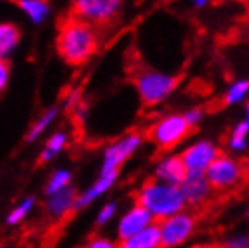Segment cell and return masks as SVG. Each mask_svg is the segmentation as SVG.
I'll return each mask as SVG.
<instances>
[{
    "label": "cell",
    "instance_id": "14",
    "mask_svg": "<svg viewBox=\"0 0 249 248\" xmlns=\"http://www.w3.org/2000/svg\"><path fill=\"white\" fill-rule=\"evenodd\" d=\"M76 192L72 188H63L60 192L53 194L49 196L47 199V212H49L51 217H62L69 212L74 210V205H76Z\"/></svg>",
    "mask_w": 249,
    "mask_h": 248
},
{
    "label": "cell",
    "instance_id": "9",
    "mask_svg": "<svg viewBox=\"0 0 249 248\" xmlns=\"http://www.w3.org/2000/svg\"><path fill=\"white\" fill-rule=\"evenodd\" d=\"M139 145H141V136H139V134H128V136L121 138L119 142H116L114 145H110L105 152L101 174L119 172V167L134 154V150H136Z\"/></svg>",
    "mask_w": 249,
    "mask_h": 248
},
{
    "label": "cell",
    "instance_id": "2",
    "mask_svg": "<svg viewBox=\"0 0 249 248\" xmlns=\"http://www.w3.org/2000/svg\"><path fill=\"white\" fill-rule=\"evenodd\" d=\"M136 199L137 205L144 207L157 221L181 214L182 208L188 205L181 186L159 181L157 178L146 181L136 194Z\"/></svg>",
    "mask_w": 249,
    "mask_h": 248
},
{
    "label": "cell",
    "instance_id": "25",
    "mask_svg": "<svg viewBox=\"0 0 249 248\" xmlns=\"http://www.w3.org/2000/svg\"><path fill=\"white\" fill-rule=\"evenodd\" d=\"M114 212H116V205L114 203H110V205H107L103 210L100 212V217H98V225H103L107 223L110 217L114 216Z\"/></svg>",
    "mask_w": 249,
    "mask_h": 248
},
{
    "label": "cell",
    "instance_id": "16",
    "mask_svg": "<svg viewBox=\"0 0 249 248\" xmlns=\"http://www.w3.org/2000/svg\"><path fill=\"white\" fill-rule=\"evenodd\" d=\"M20 40V29L15 24H2L0 25V55L2 58L9 55Z\"/></svg>",
    "mask_w": 249,
    "mask_h": 248
},
{
    "label": "cell",
    "instance_id": "27",
    "mask_svg": "<svg viewBox=\"0 0 249 248\" xmlns=\"http://www.w3.org/2000/svg\"><path fill=\"white\" fill-rule=\"evenodd\" d=\"M200 116H202V112L197 111V109H193V111H188L186 114H184V118H186V122H188L190 125H192V127H195V125L199 124Z\"/></svg>",
    "mask_w": 249,
    "mask_h": 248
},
{
    "label": "cell",
    "instance_id": "6",
    "mask_svg": "<svg viewBox=\"0 0 249 248\" xmlns=\"http://www.w3.org/2000/svg\"><path fill=\"white\" fill-rule=\"evenodd\" d=\"M244 176L246 167L228 156H218L206 172V178L215 190H230L242 181Z\"/></svg>",
    "mask_w": 249,
    "mask_h": 248
},
{
    "label": "cell",
    "instance_id": "12",
    "mask_svg": "<svg viewBox=\"0 0 249 248\" xmlns=\"http://www.w3.org/2000/svg\"><path fill=\"white\" fill-rule=\"evenodd\" d=\"M190 176L186 165L181 160V156H170V158H164L159 165H157L156 170V178L159 181H164V183H170V185L181 186L186 178Z\"/></svg>",
    "mask_w": 249,
    "mask_h": 248
},
{
    "label": "cell",
    "instance_id": "3",
    "mask_svg": "<svg viewBox=\"0 0 249 248\" xmlns=\"http://www.w3.org/2000/svg\"><path fill=\"white\" fill-rule=\"evenodd\" d=\"M134 82L144 105H156L164 98H168L170 93L177 87L179 78L172 75H162L152 69H139L134 75Z\"/></svg>",
    "mask_w": 249,
    "mask_h": 248
},
{
    "label": "cell",
    "instance_id": "28",
    "mask_svg": "<svg viewBox=\"0 0 249 248\" xmlns=\"http://www.w3.org/2000/svg\"><path fill=\"white\" fill-rule=\"evenodd\" d=\"M206 2H208V0H193V4H195V6H197V7L206 6Z\"/></svg>",
    "mask_w": 249,
    "mask_h": 248
},
{
    "label": "cell",
    "instance_id": "18",
    "mask_svg": "<svg viewBox=\"0 0 249 248\" xmlns=\"http://www.w3.org/2000/svg\"><path fill=\"white\" fill-rule=\"evenodd\" d=\"M249 91V82L248 80H242V82H237V83H233L230 87V91L226 93V98H224V103L226 105H231V103H237L240 100L246 96V93Z\"/></svg>",
    "mask_w": 249,
    "mask_h": 248
},
{
    "label": "cell",
    "instance_id": "22",
    "mask_svg": "<svg viewBox=\"0 0 249 248\" xmlns=\"http://www.w3.org/2000/svg\"><path fill=\"white\" fill-rule=\"evenodd\" d=\"M54 116H56V109H51V111L45 112L44 116H42V118H40L36 124H35V127L31 129V132L27 134V142H33V140H35L38 134H42V132L45 130V127H47V125L53 122V118H54Z\"/></svg>",
    "mask_w": 249,
    "mask_h": 248
},
{
    "label": "cell",
    "instance_id": "11",
    "mask_svg": "<svg viewBox=\"0 0 249 248\" xmlns=\"http://www.w3.org/2000/svg\"><path fill=\"white\" fill-rule=\"evenodd\" d=\"M182 194L186 198L188 205H202L206 203L210 196H212V188L213 186L210 185V181L206 178V174H190L186 178V181L181 185Z\"/></svg>",
    "mask_w": 249,
    "mask_h": 248
},
{
    "label": "cell",
    "instance_id": "30",
    "mask_svg": "<svg viewBox=\"0 0 249 248\" xmlns=\"http://www.w3.org/2000/svg\"><path fill=\"white\" fill-rule=\"evenodd\" d=\"M202 248H212V247H202Z\"/></svg>",
    "mask_w": 249,
    "mask_h": 248
},
{
    "label": "cell",
    "instance_id": "13",
    "mask_svg": "<svg viewBox=\"0 0 249 248\" xmlns=\"http://www.w3.org/2000/svg\"><path fill=\"white\" fill-rule=\"evenodd\" d=\"M118 248H162L159 223L150 225L148 228H144L143 232H139L136 236L121 239Z\"/></svg>",
    "mask_w": 249,
    "mask_h": 248
},
{
    "label": "cell",
    "instance_id": "1",
    "mask_svg": "<svg viewBox=\"0 0 249 248\" xmlns=\"http://www.w3.org/2000/svg\"><path fill=\"white\" fill-rule=\"evenodd\" d=\"M56 49L69 65L87 62L98 49V37L92 25L76 15L62 20L56 38Z\"/></svg>",
    "mask_w": 249,
    "mask_h": 248
},
{
    "label": "cell",
    "instance_id": "24",
    "mask_svg": "<svg viewBox=\"0 0 249 248\" xmlns=\"http://www.w3.org/2000/svg\"><path fill=\"white\" fill-rule=\"evenodd\" d=\"M83 248H118V247H116L110 239H105V237H92Z\"/></svg>",
    "mask_w": 249,
    "mask_h": 248
},
{
    "label": "cell",
    "instance_id": "10",
    "mask_svg": "<svg viewBox=\"0 0 249 248\" xmlns=\"http://www.w3.org/2000/svg\"><path fill=\"white\" fill-rule=\"evenodd\" d=\"M154 219L156 217L152 216L144 207L141 205H134L130 210L126 212L121 221H119L118 227V236L119 239H126V237H132L143 232L144 228H148L150 225H154Z\"/></svg>",
    "mask_w": 249,
    "mask_h": 248
},
{
    "label": "cell",
    "instance_id": "20",
    "mask_svg": "<svg viewBox=\"0 0 249 248\" xmlns=\"http://www.w3.org/2000/svg\"><path fill=\"white\" fill-rule=\"evenodd\" d=\"M69 181H71V174H69L67 170H58V172L51 178L49 183H47V194L53 196V194L60 192L63 188H67Z\"/></svg>",
    "mask_w": 249,
    "mask_h": 248
},
{
    "label": "cell",
    "instance_id": "15",
    "mask_svg": "<svg viewBox=\"0 0 249 248\" xmlns=\"http://www.w3.org/2000/svg\"><path fill=\"white\" fill-rule=\"evenodd\" d=\"M118 180V172H108V174H101L100 180L96 181L90 188H89L87 192L80 196V198L76 199V205H74V210H80L83 207H87L92 199H96L98 196H101L103 192H107V188H110L114 185V181Z\"/></svg>",
    "mask_w": 249,
    "mask_h": 248
},
{
    "label": "cell",
    "instance_id": "7",
    "mask_svg": "<svg viewBox=\"0 0 249 248\" xmlns=\"http://www.w3.org/2000/svg\"><path fill=\"white\" fill-rule=\"evenodd\" d=\"M161 228V245L162 248L179 247L186 241L195 230V216L193 214H175V216L159 221Z\"/></svg>",
    "mask_w": 249,
    "mask_h": 248
},
{
    "label": "cell",
    "instance_id": "4",
    "mask_svg": "<svg viewBox=\"0 0 249 248\" xmlns=\"http://www.w3.org/2000/svg\"><path fill=\"white\" fill-rule=\"evenodd\" d=\"M192 125L181 114H172L159 120L148 129L146 136L150 142H154L161 150L174 149L177 143H181L184 138L192 132Z\"/></svg>",
    "mask_w": 249,
    "mask_h": 248
},
{
    "label": "cell",
    "instance_id": "26",
    "mask_svg": "<svg viewBox=\"0 0 249 248\" xmlns=\"http://www.w3.org/2000/svg\"><path fill=\"white\" fill-rule=\"evenodd\" d=\"M7 78H9V63L6 60H2L0 62V87L2 89H6Z\"/></svg>",
    "mask_w": 249,
    "mask_h": 248
},
{
    "label": "cell",
    "instance_id": "19",
    "mask_svg": "<svg viewBox=\"0 0 249 248\" xmlns=\"http://www.w3.org/2000/svg\"><path fill=\"white\" fill-rule=\"evenodd\" d=\"M63 145H65V134H62V132L54 134V136H53L49 142H47V147H45V150L42 152V158H40V162H42V163L49 162L53 156L63 149Z\"/></svg>",
    "mask_w": 249,
    "mask_h": 248
},
{
    "label": "cell",
    "instance_id": "17",
    "mask_svg": "<svg viewBox=\"0 0 249 248\" xmlns=\"http://www.w3.org/2000/svg\"><path fill=\"white\" fill-rule=\"evenodd\" d=\"M22 11L29 15L33 22H42L49 15V2L47 0H17Z\"/></svg>",
    "mask_w": 249,
    "mask_h": 248
},
{
    "label": "cell",
    "instance_id": "21",
    "mask_svg": "<svg viewBox=\"0 0 249 248\" xmlns=\"http://www.w3.org/2000/svg\"><path fill=\"white\" fill-rule=\"evenodd\" d=\"M248 132H249V124L248 122H242V124H238L233 130V134L230 138V145L233 149H244L246 147V138H248Z\"/></svg>",
    "mask_w": 249,
    "mask_h": 248
},
{
    "label": "cell",
    "instance_id": "8",
    "mask_svg": "<svg viewBox=\"0 0 249 248\" xmlns=\"http://www.w3.org/2000/svg\"><path fill=\"white\" fill-rule=\"evenodd\" d=\"M218 156H220V152L213 143L199 142L192 147H188L181 154V160L184 162L190 174H206Z\"/></svg>",
    "mask_w": 249,
    "mask_h": 248
},
{
    "label": "cell",
    "instance_id": "29",
    "mask_svg": "<svg viewBox=\"0 0 249 248\" xmlns=\"http://www.w3.org/2000/svg\"><path fill=\"white\" fill-rule=\"evenodd\" d=\"M246 112H248V124H249V103H248V107H246Z\"/></svg>",
    "mask_w": 249,
    "mask_h": 248
},
{
    "label": "cell",
    "instance_id": "5",
    "mask_svg": "<svg viewBox=\"0 0 249 248\" xmlns=\"http://www.w3.org/2000/svg\"><path fill=\"white\" fill-rule=\"evenodd\" d=\"M123 0H72V9L78 19L90 25L110 24L118 17Z\"/></svg>",
    "mask_w": 249,
    "mask_h": 248
},
{
    "label": "cell",
    "instance_id": "23",
    "mask_svg": "<svg viewBox=\"0 0 249 248\" xmlns=\"http://www.w3.org/2000/svg\"><path fill=\"white\" fill-rule=\"evenodd\" d=\"M31 207H33V199H25L22 205H18L15 210L7 216V223L9 225H17L18 221H22L27 214H29V210H31Z\"/></svg>",
    "mask_w": 249,
    "mask_h": 248
}]
</instances>
